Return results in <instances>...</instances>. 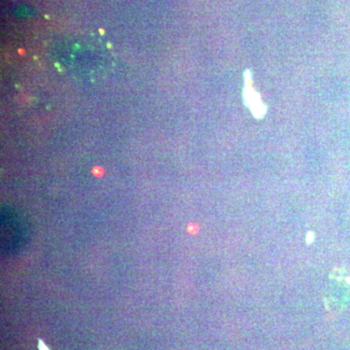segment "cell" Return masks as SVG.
<instances>
[{"label":"cell","mask_w":350,"mask_h":350,"mask_svg":"<svg viewBox=\"0 0 350 350\" xmlns=\"http://www.w3.org/2000/svg\"><path fill=\"white\" fill-rule=\"evenodd\" d=\"M39 350H49L48 347L46 346V344L41 339H39Z\"/></svg>","instance_id":"cell-2"},{"label":"cell","mask_w":350,"mask_h":350,"mask_svg":"<svg viewBox=\"0 0 350 350\" xmlns=\"http://www.w3.org/2000/svg\"><path fill=\"white\" fill-rule=\"evenodd\" d=\"M247 76L245 75V91L244 97L248 107L251 109L252 113L256 118H262L266 113V106L262 104L260 98V95L257 91H254L252 87V80L250 76L249 71L246 72Z\"/></svg>","instance_id":"cell-1"}]
</instances>
